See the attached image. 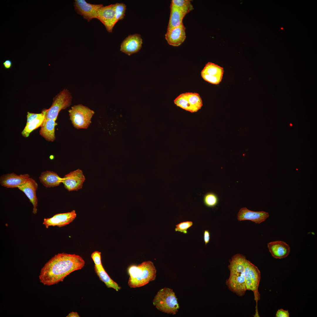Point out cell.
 I'll return each instance as SVG.
<instances>
[{"instance_id": "8992f818", "label": "cell", "mask_w": 317, "mask_h": 317, "mask_svg": "<svg viewBox=\"0 0 317 317\" xmlns=\"http://www.w3.org/2000/svg\"><path fill=\"white\" fill-rule=\"evenodd\" d=\"M70 119L74 127L87 129L91 122L95 112L87 107L78 104L72 107L68 110Z\"/></svg>"}, {"instance_id": "7a4b0ae2", "label": "cell", "mask_w": 317, "mask_h": 317, "mask_svg": "<svg viewBox=\"0 0 317 317\" xmlns=\"http://www.w3.org/2000/svg\"><path fill=\"white\" fill-rule=\"evenodd\" d=\"M246 259L243 255L237 254L232 257L228 265L230 275L227 285L230 290L240 296L244 295L247 290L245 278Z\"/></svg>"}, {"instance_id": "1f68e13d", "label": "cell", "mask_w": 317, "mask_h": 317, "mask_svg": "<svg viewBox=\"0 0 317 317\" xmlns=\"http://www.w3.org/2000/svg\"><path fill=\"white\" fill-rule=\"evenodd\" d=\"M276 317H289V313L288 310L282 309H278L276 314Z\"/></svg>"}, {"instance_id": "e575fe53", "label": "cell", "mask_w": 317, "mask_h": 317, "mask_svg": "<svg viewBox=\"0 0 317 317\" xmlns=\"http://www.w3.org/2000/svg\"><path fill=\"white\" fill-rule=\"evenodd\" d=\"M67 317H79V315L77 312L72 311L69 313L66 316Z\"/></svg>"}, {"instance_id": "ffe728a7", "label": "cell", "mask_w": 317, "mask_h": 317, "mask_svg": "<svg viewBox=\"0 0 317 317\" xmlns=\"http://www.w3.org/2000/svg\"><path fill=\"white\" fill-rule=\"evenodd\" d=\"M52 119H44L40 130V134L47 141H53L55 139V128L57 123Z\"/></svg>"}, {"instance_id": "836d02e7", "label": "cell", "mask_w": 317, "mask_h": 317, "mask_svg": "<svg viewBox=\"0 0 317 317\" xmlns=\"http://www.w3.org/2000/svg\"><path fill=\"white\" fill-rule=\"evenodd\" d=\"M3 64L4 68L6 69H10L12 65L11 61L9 59L6 60L4 62Z\"/></svg>"}, {"instance_id": "6da1fadb", "label": "cell", "mask_w": 317, "mask_h": 317, "mask_svg": "<svg viewBox=\"0 0 317 317\" xmlns=\"http://www.w3.org/2000/svg\"><path fill=\"white\" fill-rule=\"evenodd\" d=\"M85 261L78 255L64 252L55 255L41 269L39 279L44 285L56 284L63 281L72 272L81 269Z\"/></svg>"}, {"instance_id": "7c38bea8", "label": "cell", "mask_w": 317, "mask_h": 317, "mask_svg": "<svg viewBox=\"0 0 317 317\" xmlns=\"http://www.w3.org/2000/svg\"><path fill=\"white\" fill-rule=\"evenodd\" d=\"M76 216L75 211L73 210L70 212L56 214L49 218H44L43 224L47 228L51 226L61 227L69 224Z\"/></svg>"}, {"instance_id": "4fadbf2b", "label": "cell", "mask_w": 317, "mask_h": 317, "mask_svg": "<svg viewBox=\"0 0 317 317\" xmlns=\"http://www.w3.org/2000/svg\"><path fill=\"white\" fill-rule=\"evenodd\" d=\"M142 40L140 34L129 35L122 42L120 50L129 55L138 52L141 48Z\"/></svg>"}, {"instance_id": "4dcf8cb0", "label": "cell", "mask_w": 317, "mask_h": 317, "mask_svg": "<svg viewBox=\"0 0 317 317\" xmlns=\"http://www.w3.org/2000/svg\"><path fill=\"white\" fill-rule=\"evenodd\" d=\"M43 114L42 112L40 113H33L29 112H27V122L26 124L27 125L32 121L37 118Z\"/></svg>"}, {"instance_id": "cb8c5ba5", "label": "cell", "mask_w": 317, "mask_h": 317, "mask_svg": "<svg viewBox=\"0 0 317 317\" xmlns=\"http://www.w3.org/2000/svg\"><path fill=\"white\" fill-rule=\"evenodd\" d=\"M44 119V115L43 114L31 122L27 125L21 132L22 135L25 137H28L30 133L33 130L41 127Z\"/></svg>"}, {"instance_id": "83f0119b", "label": "cell", "mask_w": 317, "mask_h": 317, "mask_svg": "<svg viewBox=\"0 0 317 317\" xmlns=\"http://www.w3.org/2000/svg\"><path fill=\"white\" fill-rule=\"evenodd\" d=\"M203 201L205 205L207 207H213L217 204L218 199L215 194L209 193L205 195Z\"/></svg>"}, {"instance_id": "4316f807", "label": "cell", "mask_w": 317, "mask_h": 317, "mask_svg": "<svg viewBox=\"0 0 317 317\" xmlns=\"http://www.w3.org/2000/svg\"><path fill=\"white\" fill-rule=\"evenodd\" d=\"M115 4V18L116 23L123 19L125 15L126 6L123 3H117Z\"/></svg>"}, {"instance_id": "52a82bcc", "label": "cell", "mask_w": 317, "mask_h": 317, "mask_svg": "<svg viewBox=\"0 0 317 317\" xmlns=\"http://www.w3.org/2000/svg\"><path fill=\"white\" fill-rule=\"evenodd\" d=\"M260 278V272L257 267L246 259L245 268V287L247 290L253 291L257 302L260 299L258 288Z\"/></svg>"}, {"instance_id": "8fae6325", "label": "cell", "mask_w": 317, "mask_h": 317, "mask_svg": "<svg viewBox=\"0 0 317 317\" xmlns=\"http://www.w3.org/2000/svg\"><path fill=\"white\" fill-rule=\"evenodd\" d=\"M85 179L82 171L78 169L66 175L63 183L69 191L77 190L82 188Z\"/></svg>"}, {"instance_id": "5b68a950", "label": "cell", "mask_w": 317, "mask_h": 317, "mask_svg": "<svg viewBox=\"0 0 317 317\" xmlns=\"http://www.w3.org/2000/svg\"><path fill=\"white\" fill-rule=\"evenodd\" d=\"M72 96L67 89H64L53 98L52 105L48 109L42 112L44 119H52L56 120L60 111L70 106L72 103Z\"/></svg>"}, {"instance_id": "603a6c76", "label": "cell", "mask_w": 317, "mask_h": 317, "mask_svg": "<svg viewBox=\"0 0 317 317\" xmlns=\"http://www.w3.org/2000/svg\"><path fill=\"white\" fill-rule=\"evenodd\" d=\"M185 94L194 112L198 111L203 106V102L200 95L196 93L186 92Z\"/></svg>"}, {"instance_id": "30bf717a", "label": "cell", "mask_w": 317, "mask_h": 317, "mask_svg": "<svg viewBox=\"0 0 317 317\" xmlns=\"http://www.w3.org/2000/svg\"><path fill=\"white\" fill-rule=\"evenodd\" d=\"M224 72L222 68L211 62H208L201 72L202 77L213 84H218L221 81Z\"/></svg>"}, {"instance_id": "f546056e", "label": "cell", "mask_w": 317, "mask_h": 317, "mask_svg": "<svg viewBox=\"0 0 317 317\" xmlns=\"http://www.w3.org/2000/svg\"><path fill=\"white\" fill-rule=\"evenodd\" d=\"M91 257L95 265L97 266L102 265L101 260V252L97 251L93 252L91 254Z\"/></svg>"}, {"instance_id": "d6986e66", "label": "cell", "mask_w": 317, "mask_h": 317, "mask_svg": "<svg viewBox=\"0 0 317 317\" xmlns=\"http://www.w3.org/2000/svg\"><path fill=\"white\" fill-rule=\"evenodd\" d=\"M39 179L43 186L47 188L58 186L63 183V178L60 177L57 173L48 171L42 172Z\"/></svg>"}, {"instance_id": "9a60e30c", "label": "cell", "mask_w": 317, "mask_h": 317, "mask_svg": "<svg viewBox=\"0 0 317 317\" xmlns=\"http://www.w3.org/2000/svg\"><path fill=\"white\" fill-rule=\"evenodd\" d=\"M186 28L183 24L177 27L167 29L165 39L168 43L173 46H178L186 38Z\"/></svg>"}, {"instance_id": "7402d4cb", "label": "cell", "mask_w": 317, "mask_h": 317, "mask_svg": "<svg viewBox=\"0 0 317 317\" xmlns=\"http://www.w3.org/2000/svg\"><path fill=\"white\" fill-rule=\"evenodd\" d=\"M186 15L183 12L171 4L170 14L167 29L177 27L183 24V20Z\"/></svg>"}, {"instance_id": "d590c367", "label": "cell", "mask_w": 317, "mask_h": 317, "mask_svg": "<svg viewBox=\"0 0 317 317\" xmlns=\"http://www.w3.org/2000/svg\"><path fill=\"white\" fill-rule=\"evenodd\" d=\"M290 126H292V124H290Z\"/></svg>"}, {"instance_id": "9c48e42d", "label": "cell", "mask_w": 317, "mask_h": 317, "mask_svg": "<svg viewBox=\"0 0 317 317\" xmlns=\"http://www.w3.org/2000/svg\"><path fill=\"white\" fill-rule=\"evenodd\" d=\"M97 18L104 25L108 32L112 33L114 26L117 23L115 4L103 6L100 7L97 11Z\"/></svg>"}, {"instance_id": "484cf974", "label": "cell", "mask_w": 317, "mask_h": 317, "mask_svg": "<svg viewBox=\"0 0 317 317\" xmlns=\"http://www.w3.org/2000/svg\"><path fill=\"white\" fill-rule=\"evenodd\" d=\"M174 102L177 106L186 110L192 113L194 112L185 93H182L179 95L174 100Z\"/></svg>"}, {"instance_id": "d6a6232c", "label": "cell", "mask_w": 317, "mask_h": 317, "mask_svg": "<svg viewBox=\"0 0 317 317\" xmlns=\"http://www.w3.org/2000/svg\"><path fill=\"white\" fill-rule=\"evenodd\" d=\"M204 240L205 245L209 242L210 240V233L208 230H205L203 234Z\"/></svg>"}, {"instance_id": "277c9868", "label": "cell", "mask_w": 317, "mask_h": 317, "mask_svg": "<svg viewBox=\"0 0 317 317\" xmlns=\"http://www.w3.org/2000/svg\"><path fill=\"white\" fill-rule=\"evenodd\" d=\"M153 303L160 311L173 315L176 313L179 308L174 292L168 288L158 291L153 300Z\"/></svg>"}, {"instance_id": "44dd1931", "label": "cell", "mask_w": 317, "mask_h": 317, "mask_svg": "<svg viewBox=\"0 0 317 317\" xmlns=\"http://www.w3.org/2000/svg\"><path fill=\"white\" fill-rule=\"evenodd\" d=\"M94 269L99 279L104 283L108 288H112L116 291H118L121 289V287L118 284L110 277L102 265H95Z\"/></svg>"}, {"instance_id": "f1b7e54d", "label": "cell", "mask_w": 317, "mask_h": 317, "mask_svg": "<svg viewBox=\"0 0 317 317\" xmlns=\"http://www.w3.org/2000/svg\"><path fill=\"white\" fill-rule=\"evenodd\" d=\"M193 225L191 221H187L181 222L176 226L175 231L183 232L184 234L187 233V230Z\"/></svg>"}, {"instance_id": "ba28073f", "label": "cell", "mask_w": 317, "mask_h": 317, "mask_svg": "<svg viewBox=\"0 0 317 317\" xmlns=\"http://www.w3.org/2000/svg\"><path fill=\"white\" fill-rule=\"evenodd\" d=\"M74 4L77 13L82 16L88 22L93 18H97V11L103 6L102 4L89 3L85 0H75Z\"/></svg>"}, {"instance_id": "d4e9b609", "label": "cell", "mask_w": 317, "mask_h": 317, "mask_svg": "<svg viewBox=\"0 0 317 317\" xmlns=\"http://www.w3.org/2000/svg\"><path fill=\"white\" fill-rule=\"evenodd\" d=\"M171 4L181 10L186 14L193 9L190 1L188 0H172Z\"/></svg>"}, {"instance_id": "e0dca14e", "label": "cell", "mask_w": 317, "mask_h": 317, "mask_svg": "<svg viewBox=\"0 0 317 317\" xmlns=\"http://www.w3.org/2000/svg\"><path fill=\"white\" fill-rule=\"evenodd\" d=\"M29 178L27 174L18 175L14 173H8L1 177L0 183L2 186L7 188H18Z\"/></svg>"}, {"instance_id": "3957f363", "label": "cell", "mask_w": 317, "mask_h": 317, "mask_svg": "<svg viewBox=\"0 0 317 317\" xmlns=\"http://www.w3.org/2000/svg\"><path fill=\"white\" fill-rule=\"evenodd\" d=\"M129 277V286L132 288L143 286L154 280L156 276V269L151 261H145L137 265H132L128 269Z\"/></svg>"}, {"instance_id": "ac0fdd59", "label": "cell", "mask_w": 317, "mask_h": 317, "mask_svg": "<svg viewBox=\"0 0 317 317\" xmlns=\"http://www.w3.org/2000/svg\"><path fill=\"white\" fill-rule=\"evenodd\" d=\"M269 250L273 257L276 259H281L287 257L290 251L289 245L281 241H276L269 243L267 244Z\"/></svg>"}, {"instance_id": "2e32d148", "label": "cell", "mask_w": 317, "mask_h": 317, "mask_svg": "<svg viewBox=\"0 0 317 317\" xmlns=\"http://www.w3.org/2000/svg\"><path fill=\"white\" fill-rule=\"evenodd\" d=\"M269 216L268 212L254 211L244 207L241 208L238 212L237 219L239 221L250 220L256 223L260 224L264 221Z\"/></svg>"}, {"instance_id": "5bb4252c", "label": "cell", "mask_w": 317, "mask_h": 317, "mask_svg": "<svg viewBox=\"0 0 317 317\" xmlns=\"http://www.w3.org/2000/svg\"><path fill=\"white\" fill-rule=\"evenodd\" d=\"M37 183L32 178H29L23 184L18 188L26 195L32 203L33 206V213L35 214L37 213L38 200L36 195L37 189Z\"/></svg>"}]
</instances>
